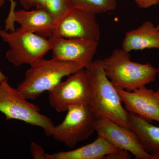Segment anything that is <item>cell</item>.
Segmentation results:
<instances>
[{
	"instance_id": "25",
	"label": "cell",
	"mask_w": 159,
	"mask_h": 159,
	"mask_svg": "<svg viewBox=\"0 0 159 159\" xmlns=\"http://www.w3.org/2000/svg\"><path fill=\"white\" fill-rule=\"evenodd\" d=\"M156 95H157V97H158L159 99V89H158L155 92Z\"/></svg>"
},
{
	"instance_id": "17",
	"label": "cell",
	"mask_w": 159,
	"mask_h": 159,
	"mask_svg": "<svg viewBox=\"0 0 159 159\" xmlns=\"http://www.w3.org/2000/svg\"><path fill=\"white\" fill-rule=\"evenodd\" d=\"M39 9H44L54 19L56 24L72 8L68 0H46Z\"/></svg>"
},
{
	"instance_id": "18",
	"label": "cell",
	"mask_w": 159,
	"mask_h": 159,
	"mask_svg": "<svg viewBox=\"0 0 159 159\" xmlns=\"http://www.w3.org/2000/svg\"><path fill=\"white\" fill-rule=\"evenodd\" d=\"M30 150L33 159H46L47 153L41 145L35 142H31Z\"/></svg>"
},
{
	"instance_id": "27",
	"label": "cell",
	"mask_w": 159,
	"mask_h": 159,
	"mask_svg": "<svg viewBox=\"0 0 159 159\" xmlns=\"http://www.w3.org/2000/svg\"><path fill=\"white\" fill-rule=\"evenodd\" d=\"M157 28H158V29H159V23L158 25L157 26Z\"/></svg>"
},
{
	"instance_id": "8",
	"label": "cell",
	"mask_w": 159,
	"mask_h": 159,
	"mask_svg": "<svg viewBox=\"0 0 159 159\" xmlns=\"http://www.w3.org/2000/svg\"><path fill=\"white\" fill-rule=\"evenodd\" d=\"M96 15L81 9H72L56 23L53 34L64 38L98 42L101 33Z\"/></svg>"
},
{
	"instance_id": "24",
	"label": "cell",
	"mask_w": 159,
	"mask_h": 159,
	"mask_svg": "<svg viewBox=\"0 0 159 159\" xmlns=\"http://www.w3.org/2000/svg\"><path fill=\"white\" fill-rule=\"evenodd\" d=\"M5 3V0H0V9L2 8Z\"/></svg>"
},
{
	"instance_id": "15",
	"label": "cell",
	"mask_w": 159,
	"mask_h": 159,
	"mask_svg": "<svg viewBox=\"0 0 159 159\" xmlns=\"http://www.w3.org/2000/svg\"><path fill=\"white\" fill-rule=\"evenodd\" d=\"M118 149L102 137L90 144L73 150L47 153L46 159H102Z\"/></svg>"
},
{
	"instance_id": "7",
	"label": "cell",
	"mask_w": 159,
	"mask_h": 159,
	"mask_svg": "<svg viewBox=\"0 0 159 159\" xmlns=\"http://www.w3.org/2000/svg\"><path fill=\"white\" fill-rule=\"evenodd\" d=\"M48 93L50 105L57 112L66 111L72 106L90 104L92 86L87 70L71 74Z\"/></svg>"
},
{
	"instance_id": "26",
	"label": "cell",
	"mask_w": 159,
	"mask_h": 159,
	"mask_svg": "<svg viewBox=\"0 0 159 159\" xmlns=\"http://www.w3.org/2000/svg\"><path fill=\"white\" fill-rule=\"evenodd\" d=\"M157 69V75L158 76V77H159V66L158 67V68Z\"/></svg>"
},
{
	"instance_id": "11",
	"label": "cell",
	"mask_w": 159,
	"mask_h": 159,
	"mask_svg": "<svg viewBox=\"0 0 159 159\" xmlns=\"http://www.w3.org/2000/svg\"><path fill=\"white\" fill-rule=\"evenodd\" d=\"M124 107L149 122H159V99L155 92L145 86L132 91L117 89Z\"/></svg>"
},
{
	"instance_id": "12",
	"label": "cell",
	"mask_w": 159,
	"mask_h": 159,
	"mask_svg": "<svg viewBox=\"0 0 159 159\" xmlns=\"http://www.w3.org/2000/svg\"><path fill=\"white\" fill-rule=\"evenodd\" d=\"M13 21L14 23H18L22 29L46 38L53 34L56 24L54 19L43 9L30 11L25 9L15 10Z\"/></svg>"
},
{
	"instance_id": "1",
	"label": "cell",
	"mask_w": 159,
	"mask_h": 159,
	"mask_svg": "<svg viewBox=\"0 0 159 159\" xmlns=\"http://www.w3.org/2000/svg\"><path fill=\"white\" fill-rule=\"evenodd\" d=\"M87 70L92 86L90 105L101 115L130 129L129 112L124 108L117 89L106 75L101 60L93 61Z\"/></svg>"
},
{
	"instance_id": "10",
	"label": "cell",
	"mask_w": 159,
	"mask_h": 159,
	"mask_svg": "<svg viewBox=\"0 0 159 159\" xmlns=\"http://www.w3.org/2000/svg\"><path fill=\"white\" fill-rule=\"evenodd\" d=\"M48 39L51 42L53 58L78 63L85 68L93 61L98 42L64 38L53 34Z\"/></svg>"
},
{
	"instance_id": "20",
	"label": "cell",
	"mask_w": 159,
	"mask_h": 159,
	"mask_svg": "<svg viewBox=\"0 0 159 159\" xmlns=\"http://www.w3.org/2000/svg\"><path fill=\"white\" fill-rule=\"evenodd\" d=\"M131 158L128 151L123 149H118L105 157V159H128Z\"/></svg>"
},
{
	"instance_id": "14",
	"label": "cell",
	"mask_w": 159,
	"mask_h": 159,
	"mask_svg": "<svg viewBox=\"0 0 159 159\" xmlns=\"http://www.w3.org/2000/svg\"><path fill=\"white\" fill-rule=\"evenodd\" d=\"M129 120L130 129L143 149L152 156V159H159V127L132 113L129 112Z\"/></svg>"
},
{
	"instance_id": "13",
	"label": "cell",
	"mask_w": 159,
	"mask_h": 159,
	"mask_svg": "<svg viewBox=\"0 0 159 159\" xmlns=\"http://www.w3.org/2000/svg\"><path fill=\"white\" fill-rule=\"evenodd\" d=\"M122 48L131 51L147 49H159V29L151 22H144L137 29L126 32Z\"/></svg>"
},
{
	"instance_id": "4",
	"label": "cell",
	"mask_w": 159,
	"mask_h": 159,
	"mask_svg": "<svg viewBox=\"0 0 159 159\" xmlns=\"http://www.w3.org/2000/svg\"><path fill=\"white\" fill-rule=\"evenodd\" d=\"M0 37L9 47L6 53V59L16 66L33 65L51 51L48 39L20 27L9 32L0 29Z\"/></svg>"
},
{
	"instance_id": "23",
	"label": "cell",
	"mask_w": 159,
	"mask_h": 159,
	"mask_svg": "<svg viewBox=\"0 0 159 159\" xmlns=\"http://www.w3.org/2000/svg\"><path fill=\"white\" fill-rule=\"evenodd\" d=\"M10 2V6H16V2L14 0H9Z\"/></svg>"
},
{
	"instance_id": "16",
	"label": "cell",
	"mask_w": 159,
	"mask_h": 159,
	"mask_svg": "<svg viewBox=\"0 0 159 159\" xmlns=\"http://www.w3.org/2000/svg\"><path fill=\"white\" fill-rule=\"evenodd\" d=\"M72 9H81L95 15L106 13L116 8V0H68Z\"/></svg>"
},
{
	"instance_id": "9",
	"label": "cell",
	"mask_w": 159,
	"mask_h": 159,
	"mask_svg": "<svg viewBox=\"0 0 159 159\" xmlns=\"http://www.w3.org/2000/svg\"><path fill=\"white\" fill-rule=\"evenodd\" d=\"M95 131L116 148L127 151L137 159H152L140 144L132 130L117 124L106 117L97 115Z\"/></svg>"
},
{
	"instance_id": "5",
	"label": "cell",
	"mask_w": 159,
	"mask_h": 159,
	"mask_svg": "<svg viewBox=\"0 0 159 159\" xmlns=\"http://www.w3.org/2000/svg\"><path fill=\"white\" fill-rule=\"evenodd\" d=\"M39 107L29 102L8 80L0 83V112L7 120L16 119L42 128L48 136L54 125L48 117L40 113Z\"/></svg>"
},
{
	"instance_id": "21",
	"label": "cell",
	"mask_w": 159,
	"mask_h": 159,
	"mask_svg": "<svg viewBox=\"0 0 159 159\" xmlns=\"http://www.w3.org/2000/svg\"><path fill=\"white\" fill-rule=\"evenodd\" d=\"M137 6L141 9H147L159 4V0H134Z\"/></svg>"
},
{
	"instance_id": "22",
	"label": "cell",
	"mask_w": 159,
	"mask_h": 159,
	"mask_svg": "<svg viewBox=\"0 0 159 159\" xmlns=\"http://www.w3.org/2000/svg\"><path fill=\"white\" fill-rule=\"evenodd\" d=\"M8 80V78L5 74L2 73V71L0 70V83L2 82L4 80Z\"/></svg>"
},
{
	"instance_id": "19",
	"label": "cell",
	"mask_w": 159,
	"mask_h": 159,
	"mask_svg": "<svg viewBox=\"0 0 159 159\" xmlns=\"http://www.w3.org/2000/svg\"><path fill=\"white\" fill-rule=\"evenodd\" d=\"M45 1L46 0H19L21 6L25 10H28L33 7L39 9Z\"/></svg>"
},
{
	"instance_id": "3",
	"label": "cell",
	"mask_w": 159,
	"mask_h": 159,
	"mask_svg": "<svg viewBox=\"0 0 159 159\" xmlns=\"http://www.w3.org/2000/svg\"><path fill=\"white\" fill-rule=\"evenodd\" d=\"M101 60L106 76L119 89L132 91L154 82L157 69L149 63L132 61L129 52L115 49L108 57Z\"/></svg>"
},
{
	"instance_id": "6",
	"label": "cell",
	"mask_w": 159,
	"mask_h": 159,
	"mask_svg": "<svg viewBox=\"0 0 159 159\" xmlns=\"http://www.w3.org/2000/svg\"><path fill=\"white\" fill-rule=\"evenodd\" d=\"M62 122L54 125L51 133L56 141L74 148L77 143L87 140L95 131L97 115L90 104L72 106Z\"/></svg>"
},
{
	"instance_id": "2",
	"label": "cell",
	"mask_w": 159,
	"mask_h": 159,
	"mask_svg": "<svg viewBox=\"0 0 159 159\" xmlns=\"http://www.w3.org/2000/svg\"><path fill=\"white\" fill-rule=\"evenodd\" d=\"M84 68L78 63L43 58L30 66L16 89L28 100L35 99L58 85L64 77Z\"/></svg>"
}]
</instances>
